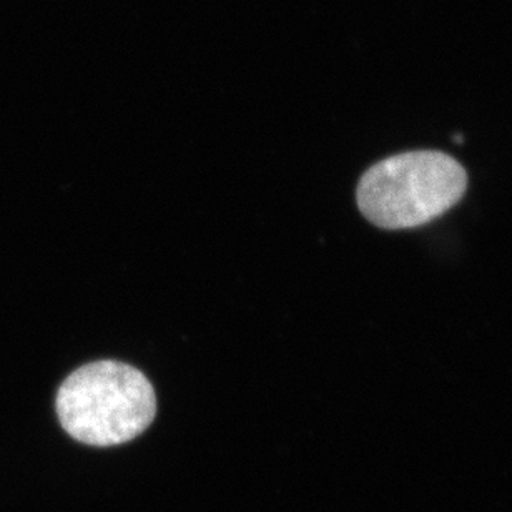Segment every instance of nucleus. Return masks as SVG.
<instances>
[{
	"instance_id": "f03ea898",
	"label": "nucleus",
	"mask_w": 512,
	"mask_h": 512,
	"mask_svg": "<svg viewBox=\"0 0 512 512\" xmlns=\"http://www.w3.org/2000/svg\"><path fill=\"white\" fill-rule=\"evenodd\" d=\"M468 173L446 153L406 152L375 163L361 177L356 200L373 225L386 230L421 227L463 198Z\"/></svg>"
},
{
	"instance_id": "f257e3e1",
	"label": "nucleus",
	"mask_w": 512,
	"mask_h": 512,
	"mask_svg": "<svg viewBox=\"0 0 512 512\" xmlns=\"http://www.w3.org/2000/svg\"><path fill=\"white\" fill-rule=\"evenodd\" d=\"M55 408L72 438L105 448L140 436L155 418L157 398L142 371L119 361H97L62 383Z\"/></svg>"
}]
</instances>
